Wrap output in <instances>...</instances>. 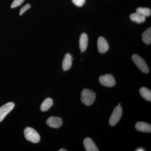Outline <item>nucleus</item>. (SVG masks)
Segmentation results:
<instances>
[{"mask_svg":"<svg viewBox=\"0 0 151 151\" xmlns=\"http://www.w3.org/2000/svg\"><path fill=\"white\" fill-rule=\"evenodd\" d=\"M72 57L70 53L65 55L62 63V68L64 71H67L70 69L72 66Z\"/></svg>","mask_w":151,"mask_h":151,"instance_id":"9d476101","label":"nucleus"},{"mask_svg":"<svg viewBox=\"0 0 151 151\" xmlns=\"http://www.w3.org/2000/svg\"><path fill=\"white\" fill-rule=\"evenodd\" d=\"M140 94L146 100L151 101V91L150 90L146 87H142L139 90Z\"/></svg>","mask_w":151,"mask_h":151,"instance_id":"2eb2a0df","label":"nucleus"},{"mask_svg":"<svg viewBox=\"0 0 151 151\" xmlns=\"http://www.w3.org/2000/svg\"><path fill=\"white\" fill-rule=\"evenodd\" d=\"M72 1L75 5L78 7L82 6L85 2V0H72Z\"/></svg>","mask_w":151,"mask_h":151,"instance_id":"6ab92c4d","label":"nucleus"},{"mask_svg":"<svg viewBox=\"0 0 151 151\" xmlns=\"http://www.w3.org/2000/svg\"><path fill=\"white\" fill-rule=\"evenodd\" d=\"M100 84L107 87H113L116 84V80L113 75L106 74L101 76L99 78Z\"/></svg>","mask_w":151,"mask_h":151,"instance_id":"39448f33","label":"nucleus"},{"mask_svg":"<svg viewBox=\"0 0 151 151\" xmlns=\"http://www.w3.org/2000/svg\"><path fill=\"white\" fill-rule=\"evenodd\" d=\"M136 129L139 132H151V124L144 122H138L135 125Z\"/></svg>","mask_w":151,"mask_h":151,"instance_id":"9b49d317","label":"nucleus"},{"mask_svg":"<svg viewBox=\"0 0 151 151\" xmlns=\"http://www.w3.org/2000/svg\"><path fill=\"white\" fill-rule=\"evenodd\" d=\"M130 18L132 21L138 24H140L145 21L146 17L139 13L136 12L134 13L131 14Z\"/></svg>","mask_w":151,"mask_h":151,"instance_id":"ddd939ff","label":"nucleus"},{"mask_svg":"<svg viewBox=\"0 0 151 151\" xmlns=\"http://www.w3.org/2000/svg\"><path fill=\"white\" fill-rule=\"evenodd\" d=\"M121 105V103H119V105Z\"/></svg>","mask_w":151,"mask_h":151,"instance_id":"5701e85b","label":"nucleus"},{"mask_svg":"<svg viewBox=\"0 0 151 151\" xmlns=\"http://www.w3.org/2000/svg\"><path fill=\"white\" fill-rule=\"evenodd\" d=\"M53 101L52 99L47 98L43 101L40 106L41 111L42 112H45L48 111L52 105H53Z\"/></svg>","mask_w":151,"mask_h":151,"instance_id":"4468645a","label":"nucleus"},{"mask_svg":"<svg viewBox=\"0 0 151 151\" xmlns=\"http://www.w3.org/2000/svg\"><path fill=\"white\" fill-rule=\"evenodd\" d=\"M30 7L31 5L29 4H27L26 5L24 6L21 9H20V15H22L26 11H27V10H28Z\"/></svg>","mask_w":151,"mask_h":151,"instance_id":"aec40b11","label":"nucleus"},{"mask_svg":"<svg viewBox=\"0 0 151 151\" xmlns=\"http://www.w3.org/2000/svg\"><path fill=\"white\" fill-rule=\"evenodd\" d=\"M96 98L95 92L91 89H84L81 93V102L86 106H90L94 103Z\"/></svg>","mask_w":151,"mask_h":151,"instance_id":"f257e3e1","label":"nucleus"},{"mask_svg":"<svg viewBox=\"0 0 151 151\" xmlns=\"http://www.w3.org/2000/svg\"><path fill=\"white\" fill-rule=\"evenodd\" d=\"M79 48L81 52L86 50L88 46V37L86 33H82L79 39Z\"/></svg>","mask_w":151,"mask_h":151,"instance_id":"f8f14e48","label":"nucleus"},{"mask_svg":"<svg viewBox=\"0 0 151 151\" xmlns=\"http://www.w3.org/2000/svg\"><path fill=\"white\" fill-rule=\"evenodd\" d=\"M46 124L49 127L58 129L62 126V119L60 117L52 116L47 119Z\"/></svg>","mask_w":151,"mask_h":151,"instance_id":"6e6552de","label":"nucleus"},{"mask_svg":"<svg viewBox=\"0 0 151 151\" xmlns=\"http://www.w3.org/2000/svg\"><path fill=\"white\" fill-rule=\"evenodd\" d=\"M24 1V0H14L11 5V7L12 8H14L19 6H20Z\"/></svg>","mask_w":151,"mask_h":151,"instance_id":"a211bd4d","label":"nucleus"},{"mask_svg":"<svg viewBox=\"0 0 151 151\" xmlns=\"http://www.w3.org/2000/svg\"><path fill=\"white\" fill-rule=\"evenodd\" d=\"M142 40L145 43L150 44L151 43V28L149 27L143 33L142 36Z\"/></svg>","mask_w":151,"mask_h":151,"instance_id":"dca6fc26","label":"nucleus"},{"mask_svg":"<svg viewBox=\"0 0 151 151\" xmlns=\"http://www.w3.org/2000/svg\"><path fill=\"white\" fill-rule=\"evenodd\" d=\"M59 151H67V150H65V149H63V148H62V149H60V150H58Z\"/></svg>","mask_w":151,"mask_h":151,"instance_id":"4be33fe9","label":"nucleus"},{"mask_svg":"<svg viewBox=\"0 0 151 151\" xmlns=\"http://www.w3.org/2000/svg\"><path fill=\"white\" fill-rule=\"evenodd\" d=\"M15 104L13 102L6 103L0 108V122L13 109Z\"/></svg>","mask_w":151,"mask_h":151,"instance_id":"423d86ee","label":"nucleus"},{"mask_svg":"<svg viewBox=\"0 0 151 151\" xmlns=\"http://www.w3.org/2000/svg\"><path fill=\"white\" fill-rule=\"evenodd\" d=\"M122 108L121 105H118L114 108L109 120V124L111 126H114L119 122L122 115Z\"/></svg>","mask_w":151,"mask_h":151,"instance_id":"20e7f679","label":"nucleus"},{"mask_svg":"<svg viewBox=\"0 0 151 151\" xmlns=\"http://www.w3.org/2000/svg\"><path fill=\"white\" fill-rule=\"evenodd\" d=\"M25 138L27 140L33 143H37L40 141V136L34 129L27 127L24 131Z\"/></svg>","mask_w":151,"mask_h":151,"instance_id":"f03ea898","label":"nucleus"},{"mask_svg":"<svg viewBox=\"0 0 151 151\" xmlns=\"http://www.w3.org/2000/svg\"><path fill=\"white\" fill-rule=\"evenodd\" d=\"M137 12L145 17H150L151 14L150 9L148 8H138L137 9Z\"/></svg>","mask_w":151,"mask_h":151,"instance_id":"f3484780","label":"nucleus"},{"mask_svg":"<svg viewBox=\"0 0 151 151\" xmlns=\"http://www.w3.org/2000/svg\"><path fill=\"white\" fill-rule=\"evenodd\" d=\"M132 59L135 64L142 71L145 73H148L149 72L148 66L145 61L139 55L134 54L132 55Z\"/></svg>","mask_w":151,"mask_h":151,"instance_id":"7ed1b4c3","label":"nucleus"},{"mask_svg":"<svg viewBox=\"0 0 151 151\" xmlns=\"http://www.w3.org/2000/svg\"><path fill=\"white\" fill-rule=\"evenodd\" d=\"M136 151H145V150H144V149L142 148H138V149H136Z\"/></svg>","mask_w":151,"mask_h":151,"instance_id":"412c9836","label":"nucleus"},{"mask_svg":"<svg viewBox=\"0 0 151 151\" xmlns=\"http://www.w3.org/2000/svg\"><path fill=\"white\" fill-rule=\"evenodd\" d=\"M97 48L101 53H104L108 51L109 45L107 40L103 37H100L97 40Z\"/></svg>","mask_w":151,"mask_h":151,"instance_id":"0eeeda50","label":"nucleus"},{"mask_svg":"<svg viewBox=\"0 0 151 151\" xmlns=\"http://www.w3.org/2000/svg\"><path fill=\"white\" fill-rule=\"evenodd\" d=\"M84 146L86 151H98L97 147L94 141L91 138L87 137L85 138L84 141Z\"/></svg>","mask_w":151,"mask_h":151,"instance_id":"1a4fd4ad","label":"nucleus"}]
</instances>
